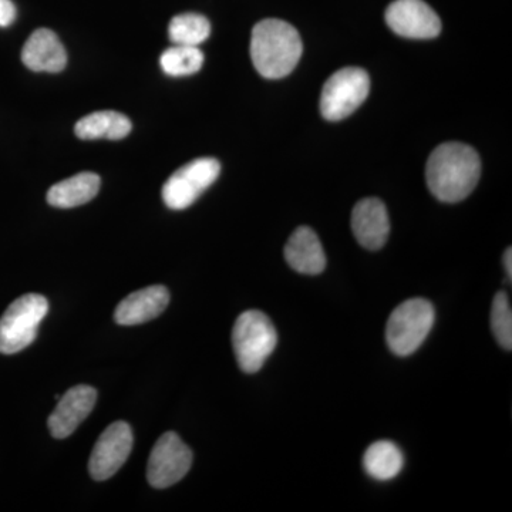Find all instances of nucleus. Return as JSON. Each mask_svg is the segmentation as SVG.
<instances>
[{
  "label": "nucleus",
  "instance_id": "nucleus-5",
  "mask_svg": "<svg viewBox=\"0 0 512 512\" xmlns=\"http://www.w3.org/2000/svg\"><path fill=\"white\" fill-rule=\"evenodd\" d=\"M49 312L45 296L28 293L10 303L0 318V353L15 355L35 342L40 322Z\"/></svg>",
  "mask_w": 512,
  "mask_h": 512
},
{
  "label": "nucleus",
  "instance_id": "nucleus-10",
  "mask_svg": "<svg viewBox=\"0 0 512 512\" xmlns=\"http://www.w3.org/2000/svg\"><path fill=\"white\" fill-rule=\"evenodd\" d=\"M384 18L396 35L407 39H434L441 32L439 15L424 0H394Z\"/></svg>",
  "mask_w": 512,
  "mask_h": 512
},
{
  "label": "nucleus",
  "instance_id": "nucleus-15",
  "mask_svg": "<svg viewBox=\"0 0 512 512\" xmlns=\"http://www.w3.org/2000/svg\"><path fill=\"white\" fill-rule=\"evenodd\" d=\"M285 259L292 269L303 275H319L325 271L326 255L313 229H296L286 242Z\"/></svg>",
  "mask_w": 512,
  "mask_h": 512
},
{
  "label": "nucleus",
  "instance_id": "nucleus-19",
  "mask_svg": "<svg viewBox=\"0 0 512 512\" xmlns=\"http://www.w3.org/2000/svg\"><path fill=\"white\" fill-rule=\"evenodd\" d=\"M210 35V20L198 13H183L175 16L168 26V36L173 45L198 47Z\"/></svg>",
  "mask_w": 512,
  "mask_h": 512
},
{
  "label": "nucleus",
  "instance_id": "nucleus-1",
  "mask_svg": "<svg viewBox=\"0 0 512 512\" xmlns=\"http://www.w3.org/2000/svg\"><path fill=\"white\" fill-rule=\"evenodd\" d=\"M481 160L473 147L463 143H444L431 153L426 167L429 190L437 200L460 202L477 187Z\"/></svg>",
  "mask_w": 512,
  "mask_h": 512
},
{
  "label": "nucleus",
  "instance_id": "nucleus-12",
  "mask_svg": "<svg viewBox=\"0 0 512 512\" xmlns=\"http://www.w3.org/2000/svg\"><path fill=\"white\" fill-rule=\"evenodd\" d=\"M352 229L362 247L370 251L383 248L390 234L386 205L377 198H365L357 202L352 212Z\"/></svg>",
  "mask_w": 512,
  "mask_h": 512
},
{
  "label": "nucleus",
  "instance_id": "nucleus-18",
  "mask_svg": "<svg viewBox=\"0 0 512 512\" xmlns=\"http://www.w3.org/2000/svg\"><path fill=\"white\" fill-rule=\"evenodd\" d=\"M403 466V453L392 441H377L367 448L363 457L366 473L379 481L393 480L399 476Z\"/></svg>",
  "mask_w": 512,
  "mask_h": 512
},
{
  "label": "nucleus",
  "instance_id": "nucleus-17",
  "mask_svg": "<svg viewBox=\"0 0 512 512\" xmlns=\"http://www.w3.org/2000/svg\"><path fill=\"white\" fill-rule=\"evenodd\" d=\"M131 121L117 111H96L77 121L74 133L82 140H121L131 133Z\"/></svg>",
  "mask_w": 512,
  "mask_h": 512
},
{
  "label": "nucleus",
  "instance_id": "nucleus-16",
  "mask_svg": "<svg viewBox=\"0 0 512 512\" xmlns=\"http://www.w3.org/2000/svg\"><path fill=\"white\" fill-rule=\"evenodd\" d=\"M101 180L94 173H79L67 180L53 185L47 192V202L52 207L67 208L80 207L94 200L100 191Z\"/></svg>",
  "mask_w": 512,
  "mask_h": 512
},
{
  "label": "nucleus",
  "instance_id": "nucleus-3",
  "mask_svg": "<svg viewBox=\"0 0 512 512\" xmlns=\"http://www.w3.org/2000/svg\"><path fill=\"white\" fill-rule=\"evenodd\" d=\"M278 345L272 320L261 311L241 313L232 329V346L242 372L256 373Z\"/></svg>",
  "mask_w": 512,
  "mask_h": 512
},
{
  "label": "nucleus",
  "instance_id": "nucleus-8",
  "mask_svg": "<svg viewBox=\"0 0 512 512\" xmlns=\"http://www.w3.org/2000/svg\"><path fill=\"white\" fill-rule=\"evenodd\" d=\"M192 464L191 448L174 431H168L157 440L148 458L147 480L158 490L171 487L183 480Z\"/></svg>",
  "mask_w": 512,
  "mask_h": 512
},
{
  "label": "nucleus",
  "instance_id": "nucleus-7",
  "mask_svg": "<svg viewBox=\"0 0 512 512\" xmlns=\"http://www.w3.org/2000/svg\"><path fill=\"white\" fill-rule=\"evenodd\" d=\"M220 173L221 164L215 158H198L185 164L164 184L161 194L165 205L175 211L191 207L217 181Z\"/></svg>",
  "mask_w": 512,
  "mask_h": 512
},
{
  "label": "nucleus",
  "instance_id": "nucleus-2",
  "mask_svg": "<svg viewBox=\"0 0 512 512\" xmlns=\"http://www.w3.org/2000/svg\"><path fill=\"white\" fill-rule=\"evenodd\" d=\"M303 45L298 30L279 19H265L252 30L251 57L256 72L266 79H282L298 66Z\"/></svg>",
  "mask_w": 512,
  "mask_h": 512
},
{
  "label": "nucleus",
  "instance_id": "nucleus-6",
  "mask_svg": "<svg viewBox=\"0 0 512 512\" xmlns=\"http://www.w3.org/2000/svg\"><path fill=\"white\" fill-rule=\"evenodd\" d=\"M370 92V77L363 69L346 67L333 73L320 96V111L329 121H340L355 113Z\"/></svg>",
  "mask_w": 512,
  "mask_h": 512
},
{
  "label": "nucleus",
  "instance_id": "nucleus-21",
  "mask_svg": "<svg viewBox=\"0 0 512 512\" xmlns=\"http://www.w3.org/2000/svg\"><path fill=\"white\" fill-rule=\"evenodd\" d=\"M491 329L497 342L504 349L512 348V311L510 298L507 293L500 292L495 295L493 308H491Z\"/></svg>",
  "mask_w": 512,
  "mask_h": 512
},
{
  "label": "nucleus",
  "instance_id": "nucleus-13",
  "mask_svg": "<svg viewBox=\"0 0 512 512\" xmlns=\"http://www.w3.org/2000/svg\"><path fill=\"white\" fill-rule=\"evenodd\" d=\"M170 303V292L165 286L154 285L130 293L117 306L114 320L121 326H136L158 318Z\"/></svg>",
  "mask_w": 512,
  "mask_h": 512
},
{
  "label": "nucleus",
  "instance_id": "nucleus-22",
  "mask_svg": "<svg viewBox=\"0 0 512 512\" xmlns=\"http://www.w3.org/2000/svg\"><path fill=\"white\" fill-rule=\"evenodd\" d=\"M16 19V6L12 0H0V28H8Z\"/></svg>",
  "mask_w": 512,
  "mask_h": 512
},
{
  "label": "nucleus",
  "instance_id": "nucleus-14",
  "mask_svg": "<svg viewBox=\"0 0 512 512\" xmlns=\"http://www.w3.org/2000/svg\"><path fill=\"white\" fill-rule=\"evenodd\" d=\"M22 62L32 72L60 73L67 64V53L55 32L37 29L22 49Z\"/></svg>",
  "mask_w": 512,
  "mask_h": 512
},
{
  "label": "nucleus",
  "instance_id": "nucleus-11",
  "mask_svg": "<svg viewBox=\"0 0 512 512\" xmlns=\"http://www.w3.org/2000/svg\"><path fill=\"white\" fill-rule=\"evenodd\" d=\"M96 402L97 392L92 386L79 384L67 390L47 420L52 436L59 440L72 436L77 427L93 412Z\"/></svg>",
  "mask_w": 512,
  "mask_h": 512
},
{
  "label": "nucleus",
  "instance_id": "nucleus-20",
  "mask_svg": "<svg viewBox=\"0 0 512 512\" xmlns=\"http://www.w3.org/2000/svg\"><path fill=\"white\" fill-rule=\"evenodd\" d=\"M160 64L167 76H190L200 72L204 64V53L195 46L174 45L161 55Z\"/></svg>",
  "mask_w": 512,
  "mask_h": 512
},
{
  "label": "nucleus",
  "instance_id": "nucleus-23",
  "mask_svg": "<svg viewBox=\"0 0 512 512\" xmlns=\"http://www.w3.org/2000/svg\"><path fill=\"white\" fill-rule=\"evenodd\" d=\"M504 266L505 271H507L508 276H512V252L511 248H508L507 251H505L504 255Z\"/></svg>",
  "mask_w": 512,
  "mask_h": 512
},
{
  "label": "nucleus",
  "instance_id": "nucleus-9",
  "mask_svg": "<svg viewBox=\"0 0 512 512\" xmlns=\"http://www.w3.org/2000/svg\"><path fill=\"white\" fill-rule=\"evenodd\" d=\"M133 441V431L126 421L110 424L94 444L90 456L89 473L93 480L104 481L113 477L130 456Z\"/></svg>",
  "mask_w": 512,
  "mask_h": 512
},
{
  "label": "nucleus",
  "instance_id": "nucleus-4",
  "mask_svg": "<svg viewBox=\"0 0 512 512\" xmlns=\"http://www.w3.org/2000/svg\"><path fill=\"white\" fill-rule=\"evenodd\" d=\"M436 320V311L429 301L421 298L400 303L390 315L386 340L397 356H409L423 345Z\"/></svg>",
  "mask_w": 512,
  "mask_h": 512
}]
</instances>
